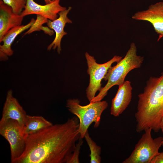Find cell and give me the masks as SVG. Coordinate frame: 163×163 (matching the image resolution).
I'll return each instance as SVG.
<instances>
[{
    "mask_svg": "<svg viewBox=\"0 0 163 163\" xmlns=\"http://www.w3.org/2000/svg\"><path fill=\"white\" fill-rule=\"evenodd\" d=\"M0 134L9 142L10 148L11 162L20 157L26 145V138L23 127L17 121L9 119L0 121Z\"/></svg>",
    "mask_w": 163,
    "mask_h": 163,
    "instance_id": "7",
    "label": "cell"
},
{
    "mask_svg": "<svg viewBox=\"0 0 163 163\" xmlns=\"http://www.w3.org/2000/svg\"><path fill=\"white\" fill-rule=\"evenodd\" d=\"M160 129L161 130L162 133H163V115L162 117L160 124Z\"/></svg>",
    "mask_w": 163,
    "mask_h": 163,
    "instance_id": "21",
    "label": "cell"
},
{
    "mask_svg": "<svg viewBox=\"0 0 163 163\" xmlns=\"http://www.w3.org/2000/svg\"><path fill=\"white\" fill-rule=\"evenodd\" d=\"M78 118L26 136L24 150L13 163H66L80 137Z\"/></svg>",
    "mask_w": 163,
    "mask_h": 163,
    "instance_id": "1",
    "label": "cell"
},
{
    "mask_svg": "<svg viewBox=\"0 0 163 163\" xmlns=\"http://www.w3.org/2000/svg\"><path fill=\"white\" fill-rule=\"evenodd\" d=\"M72 8L69 7L68 9L62 11L58 13L59 17L53 21L48 20L47 23L48 27L53 30L56 33L55 38L53 41L47 46V50H50L51 49H56L59 54L61 51V42L62 38L67 32L64 30V28L66 23H72V21L67 17V14Z\"/></svg>",
    "mask_w": 163,
    "mask_h": 163,
    "instance_id": "11",
    "label": "cell"
},
{
    "mask_svg": "<svg viewBox=\"0 0 163 163\" xmlns=\"http://www.w3.org/2000/svg\"><path fill=\"white\" fill-rule=\"evenodd\" d=\"M52 125L51 122L42 116L27 115L23 131L24 135L27 136L35 133Z\"/></svg>",
    "mask_w": 163,
    "mask_h": 163,
    "instance_id": "15",
    "label": "cell"
},
{
    "mask_svg": "<svg viewBox=\"0 0 163 163\" xmlns=\"http://www.w3.org/2000/svg\"><path fill=\"white\" fill-rule=\"evenodd\" d=\"M132 18L150 23L159 35L158 41L163 37V2L152 4L147 10L137 12L132 16Z\"/></svg>",
    "mask_w": 163,
    "mask_h": 163,
    "instance_id": "9",
    "label": "cell"
},
{
    "mask_svg": "<svg viewBox=\"0 0 163 163\" xmlns=\"http://www.w3.org/2000/svg\"><path fill=\"white\" fill-rule=\"evenodd\" d=\"M138 97L135 114L136 132L140 133L150 128L158 132L163 115V72L159 77H150L143 92Z\"/></svg>",
    "mask_w": 163,
    "mask_h": 163,
    "instance_id": "2",
    "label": "cell"
},
{
    "mask_svg": "<svg viewBox=\"0 0 163 163\" xmlns=\"http://www.w3.org/2000/svg\"><path fill=\"white\" fill-rule=\"evenodd\" d=\"M60 0H52L45 5H39L34 0H27L25 6L21 14L24 17L31 14H36L51 21L58 18V13L66 9L59 4Z\"/></svg>",
    "mask_w": 163,
    "mask_h": 163,
    "instance_id": "8",
    "label": "cell"
},
{
    "mask_svg": "<svg viewBox=\"0 0 163 163\" xmlns=\"http://www.w3.org/2000/svg\"><path fill=\"white\" fill-rule=\"evenodd\" d=\"M108 106V103L105 101L90 103L87 105L82 106L78 99H69L67 100L66 107L78 119L79 130L81 138H84L88 129L93 123H94L95 128L99 126L101 114Z\"/></svg>",
    "mask_w": 163,
    "mask_h": 163,
    "instance_id": "4",
    "label": "cell"
},
{
    "mask_svg": "<svg viewBox=\"0 0 163 163\" xmlns=\"http://www.w3.org/2000/svg\"><path fill=\"white\" fill-rule=\"evenodd\" d=\"M85 55L88 67L87 72L90 77L89 84L86 89V95L90 102L95 97L97 91H99L101 89V80L104 78L109 69L113 63L119 62L122 57L115 55L107 62L99 64L97 62L94 57L87 52H86Z\"/></svg>",
    "mask_w": 163,
    "mask_h": 163,
    "instance_id": "6",
    "label": "cell"
},
{
    "mask_svg": "<svg viewBox=\"0 0 163 163\" xmlns=\"http://www.w3.org/2000/svg\"><path fill=\"white\" fill-rule=\"evenodd\" d=\"M24 17L14 13L11 7L0 0V41L12 28L21 25Z\"/></svg>",
    "mask_w": 163,
    "mask_h": 163,
    "instance_id": "13",
    "label": "cell"
},
{
    "mask_svg": "<svg viewBox=\"0 0 163 163\" xmlns=\"http://www.w3.org/2000/svg\"><path fill=\"white\" fill-rule=\"evenodd\" d=\"M6 4L11 7L13 11L20 14L26 5L27 0H2Z\"/></svg>",
    "mask_w": 163,
    "mask_h": 163,
    "instance_id": "18",
    "label": "cell"
},
{
    "mask_svg": "<svg viewBox=\"0 0 163 163\" xmlns=\"http://www.w3.org/2000/svg\"><path fill=\"white\" fill-rule=\"evenodd\" d=\"M84 138L88 145L91 152L90 154L91 163H100L101 162V157L100 156L101 148L97 145L96 143L92 139L88 133L87 131Z\"/></svg>",
    "mask_w": 163,
    "mask_h": 163,
    "instance_id": "16",
    "label": "cell"
},
{
    "mask_svg": "<svg viewBox=\"0 0 163 163\" xmlns=\"http://www.w3.org/2000/svg\"><path fill=\"white\" fill-rule=\"evenodd\" d=\"M46 4H47L50 3L52 0H44Z\"/></svg>",
    "mask_w": 163,
    "mask_h": 163,
    "instance_id": "22",
    "label": "cell"
},
{
    "mask_svg": "<svg viewBox=\"0 0 163 163\" xmlns=\"http://www.w3.org/2000/svg\"><path fill=\"white\" fill-rule=\"evenodd\" d=\"M82 139L80 138L76 143L74 151L66 163H79V155L81 146L83 143Z\"/></svg>",
    "mask_w": 163,
    "mask_h": 163,
    "instance_id": "19",
    "label": "cell"
},
{
    "mask_svg": "<svg viewBox=\"0 0 163 163\" xmlns=\"http://www.w3.org/2000/svg\"><path fill=\"white\" fill-rule=\"evenodd\" d=\"M152 130L149 128L144 130L145 133L136 145L130 155L123 163H150L152 158L159 153L163 140L161 136L153 139Z\"/></svg>",
    "mask_w": 163,
    "mask_h": 163,
    "instance_id": "5",
    "label": "cell"
},
{
    "mask_svg": "<svg viewBox=\"0 0 163 163\" xmlns=\"http://www.w3.org/2000/svg\"><path fill=\"white\" fill-rule=\"evenodd\" d=\"M27 114L17 100L13 95L11 90L7 93L0 121L11 119L15 120L23 127Z\"/></svg>",
    "mask_w": 163,
    "mask_h": 163,
    "instance_id": "10",
    "label": "cell"
},
{
    "mask_svg": "<svg viewBox=\"0 0 163 163\" xmlns=\"http://www.w3.org/2000/svg\"><path fill=\"white\" fill-rule=\"evenodd\" d=\"M162 145L163 146V140L162 142Z\"/></svg>",
    "mask_w": 163,
    "mask_h": 163,
    "instance_id": "23",
    "label": "cell"
},
{
    "mask_svg": "<svg viewBox=\"0 0 163 163\" xmlns=\"http://www.w3.org/2000/svg\"><path fill=\"white\" fill-rule=\"evenodd\" d=\"M150 163H163V151L159 152L151 160Z\"/></svg>",
    "mask_w": 163,
    "mask_h": 163,
    "instance_id": "20",
    "label": "cell"
},
{
    "mask_svg": "<svg viewBox=\"0 0 163 163\" xmlns=\"http://www.w3.org/2000/svg\"><path fill=\"white\" fill-rule=\"evenodd\" d=\"M143 60V57L137 55L135 44L132 43L125 57L116 65L109 69L103 79L107 81V84L90 103L101 101L111 87L115 85L119 86L125 82V78L129 72L140 68Z\"/></svg>",
    "mask_w": 163,
    "mask_h": 163,
    "instance_id": "3",
    "label": "cell"
},
{
    "mask_svg": "<svg viewBox=\"0 0 163 163\" xmlns=\"http://www.w3.org/2000/svg\"><path fill=\"white\" fill-rule=\"evenodd\" d=\"M35 20L33 18L25 25H20L14 27L9 31L4 36L0 42L3 44L0 45V57L1 61H6L8 56H11L14 53L11 46L16 37L26 30L30 28L34 24Z\"/></svg>",
    "mask_w": 163,
    "mask_h": 163,
    "instance_id": "14",
    "label": "cell"
},
{
    "mask_svg": "<svg viewBox=\"0 0 163 163\" xmlns=\"http://www.w3.org/2000/svg\"><path fill=\"white\" fill-rule=\"evenodd\" d=\"M48 19H46L41 16L37 15V19L33 25L28 30L26 31L23 36L27 34H30L32 32L36 31H40V30L43 31L45 33L49 34V35H52L54 34V32L49 27L42 26L43 24L47 23Z\"/></svg>",
    "mask_w": 163,
    "mask_h": 163,
    "instance_id": "17",
    "label": "cell"
},
{
    "mask_svg": "<svg viewBox=\"0 0 163 163\" xmlns=\"http://www.w3.org/2000/svg\"><path fill=\"white\" fill-rule=\"evenodd\" d=\"M132 90L131 82L129 81L119 86L117 93L112 100L110 109L111 115L118 117L127 107L132 99Z\"/></svg>",
    "mask_w": 163,
    "mask_h": 163,
    "instance_id": "12",
    "label": "cell"
}]
</instances>
